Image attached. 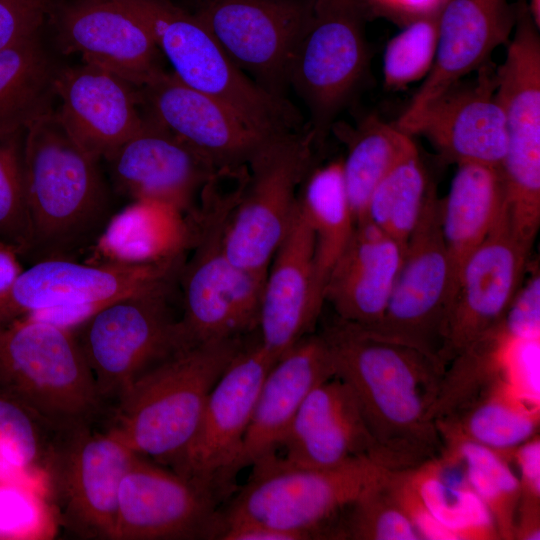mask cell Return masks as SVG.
Returning a JSON list of instances; mask_svg holds the SVG:
<instances>
[{"label":"cell","mask_w":540,"mask_h":540,"mask_svg":"<svg viewBox=\"0 0 540 540\" xmlns=\"http://www.w3.org/2000/svg\"><path fill=\"white\" fill-rule=\"evenodd\" d=\"M319 333L335 376L351 389L384 465L401 470L439 457L443 445L434 409L444 368L416 348L337 316Z\"/></svg>","instance_id":"cell-1"},{"label":"cell","mask_w":540,"mask_h":540,"mask_svg":"<svg viewBox=\"0 0 540 540\" xmlns=\"http://www.w3.org/2000/svg\"><path fill=\"white\" fill-rule=\"evenodd\" d=\"M23 165L31 264L76 260L96 245L116 212L99 161L66 133L51 111L26 130Z\"/></svg>","instance_id":"cell-2"},{"label":"cell","mask_w":540,"mask_h":540,"mask_svg":"<svg viewBox=\"0 0 540 540\" xmlns=\"http://www.w3.org/2000/svg\"><path fill=\"white\" fill-rule=\"evenodd\" d=\"M244 337L187 346L159 363L116 400L109 427L138 455L177 465L191 443L208 396Z\"/></svg>","instance_id":"cell-3"},{"label":"cell","mask_w":540,"mask_h":540,"mask_svg":"<svg viewBox=\"0 0 540 540\" xmlns=\"http://www.w3.org/2000/svg\"><path fill=\"white\" fill-rule=\"evenodd\" d=\"M251 467L247 482L220 507L214 539L223 526L236 523L289 531L301 540L332 539L338 516L391 471L370 458L306 468L274 454Z\"/></svg>","instance_id":"cell-4"},{"label":"cell","mask_w":540,"mask_h":540,"mask_svg":"<svg viewBox=\"0 0 540 540\" xmlns=\"http://www.w3.org/2000/svg\"><path fill=\"white\" fill-rule=\"evenodd\" d=\"M0 385L55 434L90 424L103 401L74 331L31 316L0 325Z\"/></svg>","instance_id":"cell-5"},{"label":"cell","mask_w":540,"mask_h":540,"mask_svg":"<svg viewBox=\"0 0 540 540\" xmlns=\"http://www.w3.org/2000/svg\"><path fill=\"white\" fill-rule=\"evenodd\" d=\"M208 183L202 190L203 204L190 224L193 252L182 264L180 322L190 345L244 337L257 329L267 273L239 268L224 249L229 214L241 187L228 197H219Z\"/></svg>","instance_id":"cell-6"},{"label":"cell","mask_w":540,"mask_h":540,"mask_svg":"<svg viewBox=\"0 0 540 540\" xmlns=\"http://www.w3.org/2000/svg\"><path fill=\"white\" fill-rule=\"evenodd\" d=\"M119 1L143 23L180 81L225 103L262 134L298 127L293 106L242 72L194 12L170 0Z\"/></svg>","instance_id":"cell-7"},{"label":"cell","mask_w":540,"mask_h":540,"mask_svg":"<svg viewBox=\"0 0 540 540\" xmlns=\"http://www.w3.org/2000/svg\"><path fill=\"white\" fill-rule=\"evenodd\" d=\"M374 18L364 0H312L291 54L287 86L305 103L316 145L364 80L370 62L366 23Z\"/></svg>","instance_id":"cell-8"},{"label":"cell","mask_w":540,"mask_h":540,"mask_svg":"<svg viewBox=\"0 0 540 540\" xmlns=\"http://www.w3.org/2000/svg\"><path fill=\"white\" fill-rule=\"evenodd\" d=\"M174 281L115 299L72 330L103 400L190 346L172 309Z\"/></svg>","instance_id":"cell-9"},{"label":"cell","mask_w":540,"mask_h":540,"mask_svg":"<svg viewBox=\"0 0 540 540\" xmlns=\"http://www.w3.org/2000/svg\"><path fill=\"white\" fill-rule=\"evenodd\" d=\"M516 11L495 95L507 133L501 173L508 217L515 234L533 245L540 225V37L527 0H517Z\"/></svg>","instance_id":"cell-10"},{"label":"cell","mask_w":540,"mask_h":540,"mask_svg":"<svg viewBox=\"0 0 540 540\" xmlns=\"http://www.w3.org/2000/svg\"><path fill=\"white\" fill-rule=\"evenodd\" d=\"M309 130L268 136L254 151L248 173L224 233V249L239 268L267 273L288 231L298 202L297 189L312 170Z\"/></svg>","instance_id":"cell-11"},{"label":"cell","mask_w":540,"mask_h":540,"mask_svg":"<svg viewBox=\"0 0 540 540\" xmlns=\"http://www.w3.org/2000/svg\"><path fill=\"white\" fill-rule=\"evenodd\" d=\"M454 288L455 275L441 230L440 198L433 188L407 242L384 313L377 324L364 329L416 348L441 365Z\"/></svg>","instance_id":"cell-12"},{"label":"cell","mask_w":540,"mask_h":540,"mask_svg":"<svg viewBox=\"0 0 540 540\" xmlns=\"http://www.w3.org/2000/svg\"><path fill=\"white\" fill-rule=\"evenodd\" d=\"M137 456L111 428L56 433L44 471L64 524L84 538L112 540L119 486Z\"/></svg>","instance_id":"cell-13"},{"label":"cell","mask_w":540,"mask_h":540,"mask_svg":"<svg viewBox=\"0 0 540 540\" xmlns=\"http://www.w3.org/2000/svg\"><path fill=\"white\" fill-rule=\"evenodd\" d=\"M276 361L257 331L245 339L212 388L196 433L173 469L214 491L224 503L237 489L234 465L261 385Z\"/></svg>","instance_id":"cell-14"},{"label":"cell","mask_w":540,"mask_h":540,"mask_svg":"<svg viewBox=\"0 0 540 540\" xmlns=\"http://www.w3.org/2000/svg\"><path fill=\"white\" fill-rule=\"evenodd\" d=\"M182 264L181 255L144 263L86 264L69 259L32 263L0 297V325L55 308L79 309L87 319L115 299L175 281Z\"/></svg>","instance_id":"cell-15"},{"label":"cell","mask_w":540,"mask_h":540,"mask_svg":"<svg viewBox=\"0 0 540 540\" xmlns=\"http://www.w3.org/2000/svg\"><path fill=\"white\" fill-rule=\"evenodd\" d=\"M312 0H199L194 14L230 60L270 94L283 97L291 54Z\"/></svg>","instance_id":"cell-16"},{"label":"cell","mask_w":540,"mask_h":540,"mask_svg":"<svg viewBox=\"0 0 540 540\" xmlns=\"http://www.w3.org/2000/svg\"><path fill=\"white\" fill-rule=\"evenodd\" d=\"M531 248L513 231L505 207L458 273L440 352L444 369L502 321L525 275Z\"/></svg>","instance_id":"cell-17"},{"label":"cell","mask_w":540,"mask_h":540,"mask_svg":"<svg viewBox=\"0 0 540 540\" xmlns=\"http://www.w3.org/2000/svg\"><path fill=\"white\" fill-rule=\"evenodd\" d=\"M223 500L138 455L123 476L112 540L214 539Z\"/></svg>","instance_id":"cell-18"},{"label":"cell","mask_w":540,"mask_h":540,"mask_svg":"<svg viewBox=\"0 0 540 540\" xmlns=\"http://www.w3.org/2000/svg\"><path fill=\"white\" fill-rule=\"evenodd\" d=\"M495 70L485 64L473 80L454 83L398 128L410 136L426 137L442 158L456 165L477 163L501 169L507 133L495 95Z\"/></svg>","instance_id":"cell-19"},{"label":"cell","mask_w":540,"mask_h":540,"mask_svg":"<svg viewBox=\"0 0 540 540\" xmlns=\"http://www.w3.org/2000/svg\"><path fill=\"white\" fill-rule=\"evenodd\" d=\"M63 53L142 88L164 70L161 52L138 17L119 0H59L53 12Z\"/></svg>","instance_id":"cell-20"},{"label":"cell","mask_w":540,"mask_h":540,"mask_svg":"<svg viewBox=\"0 0 540 540\" xmlns=\"http://www.w3.org/2000/svg\"><path fill=\"white\" fill-rule=\"evenodd\" d=\"M105 160L121 194L133 201L158 202L180 213L192 210L197 192L220 171L149 114Z\"/></svg>","instance_id":"cell-21"},{"label":"cell","mask_w":540,"mask_h":540,"mask_svg":"<svg viewBox=\"0 0 540 540\" xmlns=\"http://www.w3.org/2000/svg\"><path fill=\"white\" fill-rule=\"evenodd\" d=\"M324 302L314 233L298 200L266 275L256 329L262 345L278 360L313 332Z\"/></svg>","instance_id":"cell-22"},{"label":"cell","mask_w":540,"mask_h":540,"mask_svg":"<svg viewBox=\"0 0 540 540\" xmlns=\"http://www.w3.org/2000/svg\"><path fill=\"white\" fill-rule=\"evenodd\" d=\"M139 92L150 116L220 171L245 167L257 147L270 136L255 130L225 103L186 85L173 73L163 71Z\"/></svg>","instance_id":"cell-23"},{"label":"cell","mask_w":540,"mask_h":540,"mask_svg":"<svg viewBox=\"0 0 540 540\" xmlns=\"http://www.w3.org/2000/svg\"><path fill=\"white\" fill-rule=\"evenodd\" d=\"M509 0H446L438 15L433 66L396 122L401 127L454 83L488 63L509 42L516 24Z\"/></svg>","instance_id":"cell-24"},{"label":"cell","mask_w":540,"mask_h":540,"mask_svg":"<svg viewBox=\"0 0 540 540\" xmlns=\"http://www.w3.org/2000/svg\"><path fill=\"white\" fill-rule=\"evenodd\" d=\"M135 88L92 64L59 69L55 95L61 104L55 115L79 147L98 160L106 159L143 123Z\"/></svg>","instance_id":"cell-25"},{"label":"cell","mask_w":540,"mask_h":540,"mask_svg":"<svg viewBox=\"0 0 540 540\" xmlns=\"http://www.w3.org/2000/svg\"><path fill=\"white\" fill-rule=\"evenodd\" d=\"M278 451L274 455L298 467L329 468L358 458L386 467L351 389L335 375L308 394Z\"/></svg>","instance_id":"cell-26"},{"label":"cell","mask_w":540,"mask_h":540,"mask_svg":"<svg viewBox=\"0 0 540 540\" xmlns=\"http://www.w3.org/2000/svg\"><path fill=\"white\" fill-rule=\"evenodd\" d=\"M335 375L320 333L290 347L268 371L234 465V474L274 454L308 394Z\"/></svg>","instance_id":"cell-27"},{"label":"cell","mask_w":540,"mask_h":540,"mask_svg":"<svg viewBox=\"0 0 540 540\" xmlns=\"http://www.w3.org/2000/svg\"><path fill=\"white\" fill-rule=\"evenodd\" d=\"M406 247L369 221L352 236L329 272L324 300L335 316L370 328L381 319L401 268Z\"/></svg>","instance_id":"cell-28"},{"label":"cell","mask_w":540,"mask_h":540,"mask_svg":"<svg viewBox=\"0 0 540 540\" xmlns=\"http://www.w3.org/2000/svg\"><path fill=\"white\" fill-rule=\"evenodd\" d=\"M540 401L521 395L504 377L456 405L435 420L443 449L461 440L498 452L538 434Z\"/></svg>","instance_id":"cell-29"},{"label":"cell","mask_w":540,"mask_h":540,"mask_svg":"<svg viewBox=\"0 0 540 540\" xmlns=\"http://www.w3.org/2000/svg\"><path fill=\"white\" fill-rule=\"evenodd\" d=\"M506 207L500 168L457 165L448 194L440 199L441 230L455 283L467 257L483 242Z\"/></svg>","instance_id":"cell-30"},{"label":"cell","mask_w":540,"mask_h":540,"mask_svg":"<svg viewBox=\"0 0 540 540\" xmlns=\"http://www.w3.org/2000/svg\"><path fill=\"white\" fill-rule=\"evenodd\" d=\"M58 70L41 32L0 50V139L52 111Z\"/></svg>","instance_id":"cell-31"},{"label":"cell","mask_w":540,"mask_h":540,"mask_svg":"<svg viewBox=\"0 0 540 540\" xmlns=\"http://www.w3.org/2000/svg\"><path fill=\"white\" fill-rule=\"evenodd\" d=\"M331 131L347 146L342 170L355 224L365 222L374 189L416 145L410 135L376 115H368L355 127L335 122Z\"/></svg>","instance_id":"cell-32"},{"label":"cell","mask_w":540,"mask_h":540,"mask_svg":"<svg viewBox=\"0 0 540 540\" xmlns=\"http://www.w3.org/2000/svg\"><path fill=\"white\" fill-rule=\"evenodd\" d=\"M180 212L153 201H133L116 213L96 245L110 253L106 261L144 263L183 253L190 228Z\"/></svg>","instance_id":"cell-33"},{"label":"cell","mask_w":540,"mask_h":540,"mask_svg":"<svg viewBox=\"0 0 540 540\" xmlns=\"http://www.w3.org/2000/svg\"><path fill=\"white\" fill-rule=\"evenodd\" d=\"M298 200L314 233L315 267L325 288L329 272L356 225L343 177L342 160L312 169L303 181Z\"/></svg>","instance_id":"cell-34"},{"label":"cell","mask_w":540,"mask_h":540,"mask_svg":"<svg viewBox=\"0 0 540 540\" xmlns=\"http://www.w3.org/2000/svg\"><path fill=\"white\" fill-rule=\"evenodd\" d=\"M412 479L428 513L453 540L499 539L488 510L469 487L448 476L442 458H432L410 468Z\"/></svg>","instance_id":"cell-35"},{"label":"cell","mask_w":540,"mask_h":540,"mask_svg":"<svg viewBox=\"0 0 540 540\" xmlns=\"http://www.w3.org/2000/svg\"><path fill=\"white\" fill-rule=\"evenodd\" d=\"M440 456L450 463L461 462L467 483L491 515L499 539L514 540L520 488L510 462L498 451L467 440L445 447Z\"/></svg>","instance_id":"cell-36"},{"label":"cell","mask_w":540,"mask_h":540,"mask_svg":"<svg viewBox=\"0 0 540 540\" xmlns=\"http://www.w3.org/2000/svg\"><path fill=\"white\" fill-rule=\"evenodd\" d=\"M433 188L415 146L374 189L368 202L366 221L406 247Z\"/></svg>","instance_id":"cell-37"},{"label":"cell","mask_w":540,"mask_h":540,"mask_svg":"<svg viewBox=\"0 0 540 540\" xmlns=\"http://www.w3.org/2000/svg\"><path fill=\"white\" fill-rule=\"evenodd\" d=\"M54 434L27 406L0 385V472L40 480Z\"/></svg>","instance_id":"cell-38"},{"label":"cell","mask_w":540,"mask_h":540,"mask_svg":"<svg viewBox=\"0 0 540 540\" xmlns=\"http://www.w3.org/2000/svg\"><path fill=\"white\" fill-rule=\"evenodd\" d=\"M387 478L338 516L333 525V539L421 540L411 521L388 492Z\"/></svg>","instance_id":"cell-39"},{"label":"cell","mask_w":540,"mask_h":540,"mask_svg":"<svg viewBox=\"0 0 540 540\" xmlns=\"http://www.w3.org/2000/svg\"><path fill=\"white\" fill-rule=\"evenodd\" d=\"M439 11L413 19L389 40L383 56L386 89L397 91L425 79L437 51Z\"/></svg>","instance_id":"cell-40"},{"label":"cell","mask_w":540,"mask_h":540,"mask_svg":"<svg viewBox=\"0 0 540 540\" xmlns=\"http://www.w3.org/2000/svg\"><path fill=\"white\" fill-rule=\"evenodd\" d=\"M58 522L45 493L22 483L0 481V539H53Z\"/></svg>","instance_id":"cell-41"},{"label":"cell","mask_w":540,"mask_h":540,"mask_svg":"<svg viewBox=\"0 0 540 540\" xmlns=\"http://www.w3.org/2000/svg\"><path fill=\"white\" fill-rule=\"evenodd\" d=\"M29 239V217L19 135L0 139V242L22 257Z\"/></svg>","instance_id":"cell-42"},{"label":"cell","mask_w":540,"mask_h":540,"mask_svg":"<svg viewBox=\"0 0 540 540\" xmlns=\"http://www.w3.org/2000/svg\"><path fill=\"white\" fill-rule=\"evenodd\" d=\"M516 464L520 497L514 539H540V438L539 433L515 448L500 452Z\"/></svg>","instance_id":"cell-43"},{"label":"cell","mask_w":540,"mask_h":540,"mask_svg":"<svg viewBox=\"0 0 540 540\" xmlns=\"http://www.w3.org/2000/svg\"><path fill=\"white\" fill-rule=\"evenodd\" d=\"M532 262L501 321L513 339H540V271Z\"/></svg>","instance_id":"cell-44"},{"label":"cell","mask_w":540,"mask_h":540,"mask_svg":"<svg viewBox=\"0 0 540 540\" xmlns=\"http://www.w3.org/2000/svg\"><path fill=\"white\" fill-rule=\"evenodd\" d=\"M59 0H0V50L40 33Z\"/></svg>","instance_id":"cell-45"},{"label":"cell","mask_w":540,"mask_h":540,"mask_svg":"<svg viewBox=\"0 0 540 540\" xmlns=\"http://www.w3.org/2000/svg\"><path fill=\"white\" fill-rule=\"evenodd\" d=\"M395 23L406 25L415 18L440 11L446 0H391Z\"/></svg>","instance_id":"cell-46"},{"label":"cell","mask_w":540,"mask_h":540,"mask_svg":"<svg viewBox=\"0 0 540 540\" xmlns=\"http://www.w3.org/2000/svg\"><path fill=\"white\" fill-rule=\"evenodd\" d=\"M19 252L0 242V297L5 294L24 269Z\"/></svg>","instance_id":"cell-47"},{"label":"cell","mask_w":540,"mask_h":540,"mask_svg":"<svg viewBox=\"0 0 540 540\" xmlns=\"http://www.w3.org/2000/svg\"><path fill=\"white\" fill-rule=\"evenodd\" d=\"M374 18L382 16L394 21V12L391 0H364Z\"/></svg>","instance_id":"cell-48"},{"label":"cell","mask_w":540,"mask_h":540,"mask_svg":"<svg viewBox=\"0 0 540 540\" xmlns=\"http://www.w3.org/2000/svg\"><path fill=\"white\" fill-rule=\"evenodd\" d=\"M527 5L535 25L540 29V0H527Z\"/></svg>","instance_id":"cell-49"}]
</instances>
